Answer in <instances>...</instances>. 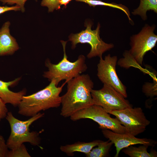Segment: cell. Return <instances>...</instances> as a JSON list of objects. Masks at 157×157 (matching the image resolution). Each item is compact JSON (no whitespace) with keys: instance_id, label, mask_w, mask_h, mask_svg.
Masks as SVG:
<instances>
[{"instance_id":"3957f363","label":"cell","mask_w":157,"mask_h":157,"mask_svg":"<svg viewBox=\"0 0 157 157\" xmlns=\"http://www.w3.org/2000/svg\"><path fill=\"white\" fill-rule=\"evenodd\" d=\"M64 52L63 59L57 64L52 63L49 59H47L45 65L48 70L44 72L43 76L51 81H54L57 86L62 80L67 82L69 80L85 72L87 67L85 63V58L83 55H80L77 60L74 62L68 59L65 51L67 41H61Z\"/></svg>"},{"instance_id":"6da1fadb","label":"cell","mask_w":157,"mask_h":157,"mask_svg":"<svg viewBox=\"0 0 157 157\" xmlns=\"http://www.w3.org/2000/svg\"><path fill=\"white\" fill-rule=\"evenodd\" d=\"M66 83L67 92L61 97V116L70 117L76 112L94 104L91 94L94 83L88 74H80Z\"/></svg>"},{"instance_id":"ffe728a7","label":"cell","mask_w":157,"mask_h":157,"mask_svg":"<svg viewBox=\"0 0 157 157\" xmlns=\"http://www.w3.org/2000/svg\"><path fill=\"white\" fill-rule=\"evenodd\" d=\"M142 91L147 97L153 98L157 95V80L153 83L146 82L142 87Z\"/></svg>"},{"instance_id":"603a6c76","label":"cell","mask_w":157,"mask_h":157,"mask_svg":"<svg viewBox=\"0 0 157 157\" xmlns=\"http://www.w3.org/2000/svg\"><path fill=\"white\" fill-rule=\"evenodd\" d=\"M8 149L4 138L0 134V157H7Z\"/></svg>"},{"instance_id":"277c9868","label":"cell","mask_w":157,"mask_h":157,"mask_svg":"<svg viewBox=\"0 0 157 157\" xmlns=\"http://www.w3.org/2000/svg\"><path fill=\"white\" fill-rule=\"evenodd\" d=\"M44 115V113L40 112L27 120L22 121L15 117L11 112H8L6 119L10 125L11 130L6 142L9 149H14L24 142L38 146L41 142L39 133L36 131H30L29 127Z\"/></svg>"},{"instance_id":"8fae6325","label":"cell","mask_w":157,"mask_h":157,"mask_svg":"<svg viewBox=\"0 0 157 157\" xmlns=\"http://www.w3.org/2000/svg\"><path fill=\"white\" fill-rule=\"evenodd\" d=\"M102 132L105 138L114 144L116 150L115 157H118L121 150L131 145L141 144L154 147L156 143L152 139L138 138L127 134L115 133L108 129H102Z\"/></svg>"},{"instance_id":"9a60e30c","label":"cell","mask_w":157,"mask_h":157,"mask_svg":"<svg viewBox=\"0 0 157 157\" xmlns=\"http://www.w3.org/2000/svg\"><path fill=\"white\" fill-rule=\"evenodd\" d=\"M148 146L142 144L138 147L130 146L123 149L122 152L130 157H156L157 152L152 149L149 153L147 149Z\"/></svg>"},{"instance_id":"4316f807","label":"cell","mask_w":157,"mask_h":157,"mask_svg":"<svg viewBox=\"0 0 157 157\" xmlns=\"http://www.w3.org/2000/svg\"></svg>"},{"instance_id":"ba28073f","label":"cell","mask_w":157,"mask_h":157,"mask_svg":"<svg viewBox=\"0 0 157 157\" xmlns=\"http://www.w3.org/2000/svg\"><path fill=\"white\" fill-rule=\"evenodd\" d=\"M94 104L101 107L107 113L132 107L129 101L110 86L104 84L99 90L91 92Z\"/></svg>"},{"instance_id":"ac0fdd59","label":"cell","mask_w":157,"mask_h":157,"mask_svg":"<svg viewBox=\"0 0 157 157\" xmlns=\"http://www.w3.org/2000/svg\"><path fill=\"white\" fill-rule=\"evenodd\" d=\"M76 1L82 2L88 4L90 6L95 7L96 6H107L120 9L124 12L127 16L129 20L132 21L130 17V12L128 9L121 4L114 3H108L99 0H75Z\"/></svg>"},{"instance_id":"484cf974","label":"cell","mask_w":157,"mask_h":157,"mask_svg":"<svg viewBox=\"0 0 157 157\" xmlns=\"http://www.w3.org/2000/svg\"><path fill=\"white\" fill-rule=\"evenodd\" d=\"M72 0H60L59 1V3L60 6L61 5H64L65 6H66Z\"/></svg>"},{"instance_id":"4fadbf2b","label":"cell","mask_w":157,"mask_h":157,"mask_svg":"<svg viewBox=\"0 0 157 157\" xmlns=\"http://www.w3.org/2000/svg\"><path fill=\"white\" fill-rule=\"evenodd\" d=\"M10 23L7 21L0 29V56L13 55L19 47L16 39L10 34Z\"/></svg>"},{"instance_id":"5bb4252c","label":"cell","mask_w":157,"mask_h":157,"mask_svg":"<svg viewBox=\"0 0 157 157\" xmlns=\"http://www.w3.org/2000/svg\"><path fill=\"white\" fill-rule=\"evenodd\" d=\"M101 141L100 140H96L88 142H78L73 144L61 146L60 149L69 156H74V153L75 152L83 153L86 155Z\"/></svg>"},{"instance_id":"e0dca14e","label":"cell","mask_w":157,"mask_h":157,"mask_svg":"<svg viewBox=\"0 0 157 157\" xmlns=\"http://www.w3.org/2000/svg\"><path fill=\"white\" fill-rule=\"evenodd\" d=\"M113 144L109 140L106 141H102L97 146L93 148L88 154L87 157H105L109 156L111 147Z\"/></svg>"},{"instance_id":"7a4b0ae2","label":"cell","mask_w":157,"mask_h":157,"mask_svg":"<svg viewBox=\"0 0 157 157\" xmlns=\"http://www.w3.org/2000/svg\"><path fill=\"white\" fill-rule=\"evenodd\" d=\"M65 81L58 86L53 80L44 89L29 95L24 96L18 106V113L26 117L33 116L42 110L57 108L61 105L60 94Z\"/></svg>"},{"instance_id":"5b68a950","label":"cell","mask_w":157,"mask_h":157,"mask_svg":"<svg viewBox=\"0 0 157 157\" xmlns=\"http://www.w3.org/2000/svg\"><path fill=\"white\" fill-rule=\"evenodd\" d=\"M70 117L74 121L83 119H90L97 123L101 129H108L118 133L127 134L125 128L118 120L111 117L99 106L92 105L76 112Z\"/></svg>"},{"instance_id":"44dd1931","label":"cell","mask_w":157,"mask_h":157,"mask_svg":"<svg viewBox=\"0 0 157 157\" xmlns=\"http://www.w3.org/2000/svg\"><path fill=\"white\" fill-rule=\"evenodd\" d=\"M60 0H42L41 5L42 6L48 8L49 12H52L55 9L58 10L60 8L59 3Z\"/></svg>"},{"instance_id":"9c48e42d","label":"cell","mask_w":157,"mask_h":157,"mask_svg":"<svg viewBox=\"0 0 157 157\" xmlns=\"http://www.w3.org/2000/svg\"><path fill=\"white\" fill-rule=\"evenodd\" d=\"M155 27L146 25L137 34L131 38V49L129 51L134 62L142 65L145 54L156 46L157 36L154 33Z\"/></svg>"},{"instance_id":"52a82bcc","label":"cell","mask_w":157,"mask_h":157,"mask_svg":"<svg viewBox=\"0 0 157 157\" xmlns=\"http://www.w3.org/2000/svg\"><path fill=\"white\" fill-rule=\"evenodd\" d=\"M109 114L115 116L125 128L127 133L134 136L143 132L150 124L142 109L130 107L111 111Z\"/></svg>"},{"instance_id":"8992f818","label":"cell","mask_w":157,"mask_h":157,"mask_svg":"<svg viewBox=\"0 0 157 157\" xmlns=\"http://www.w3.org/2000/svg\"><path fill=\"white\" fill-rule=\"evenodd\" d=\"M86 28L79 33L71 34L69 36V40L72 42V48L74 49L79 43H88L91 47V49L87 57L88 58L98 56L102 57L103 54L113 48L114 45L103 41L99 36L100 24H98L96 29L92 30V25L90 22H86Z\"/></svg>"},{"instance_id":"30bf717a","label":"cell","mask_w":157,"mask_h":157,"mask_svg":"<svg viewBox=\"0 0 157 157\" xmlns=\"http://www.w3.org/2000/svg\"><path fill=\"white\" fill-rule=\"evenodd\" d=\"M117 58L109 54L103 59L100 58L97 65L98 77L103 84L109 85L121 94L125 98L127 97L126 87L119 79L116 68Z\"/></svg>"},{"instance_id":"7c38bea8","label":"cell","mask_w":157,"mask_h":157,"mask_svg":"<svg viewBox=\"0 0 157 157\" xmlns=\"http://www.w3.org/2000/svg\"><path fill=\"white\" fill-rule=\"evenodd\" d=\"M21 79V77H19L8 82L0 80V97L6 104H10L14 107L17 106L23 97L26 95L25 89L17 92H13L9 89V87L17 85Z\"/></svg>"},{"instance_id":"d4e9b609","label":"cell","mask_w":157,"mask_h":157,"mask_svg":"<svg viewBox=\"0 0 157 157\" xmlns=\"http://www.w3.org/2000/svg\"><path fill=\"white\" fill-rule=\"evenodd\" d=\"M11 10L19 11L21 10V9L20 7L17 5L12 6H0V15L5 12Z\"/></svg>"},{"instance_id":"2e32d148","label":"cell","mask_w":157,"mask_h":157,"mask_svg":"<svg viewBox=\"0 0 157 157\" xmlns=\"http://www.w3.org/2000/svg\"><path fill=\"white\" fill-rule=\"evenodd\" d=\"M152 10L157 13V0H140L138 7L132 12L134 15H140L142 19L147 18V12Z\"/></svg>"},{"instance_id":"cb8c5ba5","label":"cell","mask_w":157,"mask_h":157,"mask_svg":"<svg viewBox=\"0 0 157 157\" xmlns=\"http://www.w3.org/2000/svg\"><path fill=\"white\" fill-rule=\"evenodd\" d=\"M6 104L0 97V122L6 117L8 112Z\"/></svg>"},{"instance_id":"d6986e66","label":"cell","mask_w":157,"mask_h":157,"mask_svg":"<svg viewBox=\"0 0 157 157\" xmlns=\"http://www.w3.org/2000/svg\"><path fill=\"white\" fill-rule=\"evenodd\" d=\"M25 145L22 144L19 147L9 150L7 157H31Z\"/></svg>"},{"instance_id":"7402d4cb","label":"cell","mask_w":157,"mask_h":157,"mask_svg":"<svg viewBox=\"0 0 157 157\" xmlns=\"http://www.w3.org/2000/svg\"><path fill=\"white\" fill-rule=\"evenodd\" d=\"M27 0H0V1L2 3L3 5L6 4L9 5L16 4V5L20 7L21 11L23 13L25 11L24 5ZM35 0L37 1V0Z\"/></svg>"}]
</instances>
